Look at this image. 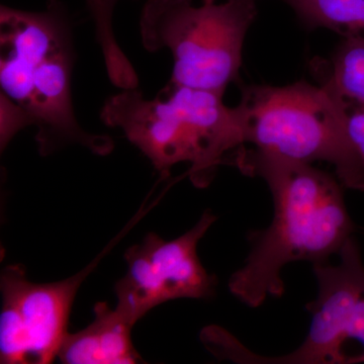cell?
Here are the masks:
<instances>
[{"label": "cell", "instance_id": "1", "mask_svg": "<svg viewBox=\"0 0 364 364\" xmlns=\"http://www.w3.org/2000/svg\"><path fill=\"white\" fill-rule=\"evenodd\" d=\"M234 166L267 181L274 203L270 226L249 234L251 251L232 275L229 289L257 308L268 296H282V272L296 261L324 262L337 255L354 232L342 184L308 163L289 161L244 148Z\"/></svg>", "mask_w": 364, "mask_h": 364}, {"label": "cell", "instance_id": "2", "mask_svg": "<svg viewBox=\"0 0 364 364\" xmlns=\"http://www.w3.org/2000/svg\"><path fill=\"white\" fill-rule=\"evenodd\" d=\"M75 58L71 26L56 0L43 11L1 6L0 93L30 117L43 156L69 145L100 156L114 150L112 138L85 131L76 119L71 90Z\"/></svg>", "mask_w": 364, "mask_h": 364}, {"label": "cell", "instance_id": "3", "mask_svg": "<svg viewBox=\"0 0 364 364\" xmlns=\"http://www.w3.org/2000/svg\"><path fill=\"white\" fill-rule=\"evenodd\" d=\"M224 95L169 83L156 97L122 90L107 98L100 119L119 129L162 176L188 163L196 188H207L222 165H233L244 148L237 107L224 104Z\"/></svg>", "mask_w": 364, "mask_h": 364}, {"label": "cell", "instance_id": "4", "mask_svg": "<svg viewBox=\"0 0 364 364\" xmlns=\"http://www.w3.org/2000/svg\"><path fill=\"white\" fill-rule=\"evenodd\" d=\"M237 109L244 148L289 161L330 163L344 188L364 191V170L347 135L346 104L331 88L306 81L248 86Z\"/></svg>", "mask_w": 364, "mask_h": 364}, {"label": "cell", "instance_id": "5", "mask_svg": "<svg viewBox=\"0 0 364 364\" xmlns=\"http://www.w3.org/2000/svg\"><path fill=\"white\" fill-rule=\"evenodd\" d=\"M255 1L196 6L193 0H148L140 18L143 47L168 50L173 60L169 83L224 95L239 76Z\"/></svg>", "mask_w": 364, "mask_h": 364}, {"label": "cell", "instance_id": "6", "mask_svg": "<svg viewBox=\"0 0 364 364\" xmlns=\"http://www.w3.org/2000/svg\"><path fill=\"white\" fill-rule=\"evenodd\" d=\"M330 260L313 264L318 296L306 306L310 329L299 348L280 356L249 351L231 336L223 358L247 364H350L364 363V264L358 242L350 237Z\"/></svg>", "mask_w": 364, "mask_h": 364}, {"label": "cell", "instance_id": "7", "mask_svg": "<svg viewBox=\"0 0 364 364\" xmlns=\"http://www.w3.org/2000/svg\"><path fill=\"white\" fill-rule=\"evenodd\" d=\"M95 264L69 279L36 284L21 265L0 277V363L48 364L58 358L79 287Z\"/></svg>", "mask_w": 364, "mask_h": 364}, {"label": "cell", "instance_id": "8", "mask_svg": "<svg viewBox=\"0 0 364 364\" xmlns=\"http://www.w3.org/2000/svg\"><path fill=\"white\" fill-rule=\"evenodd\" d=\"M217 220L210 210L189 231L173 240L148 234L124 253L126 275L116 287L117 308L138 322L155 306L177 299H205L217 286L203 267L198 245Z\"/></svg>", "mask_w": 364, "mask_h": 364}, {"label": "cell", "instance_id": "9", "mask_svg": "<svg viewBox=\"0 0 364 364\" xmlns=\"http://www.w3.org/2000/svg\"><path fill=\"white\" fill-rule=\"evenodd\" d=\"M136 323L119 308L95 306V318L80 331L68 333L58 358L66 364H135L143 361L132 341Z\"/></svg>", "mask_w": 364, "mask_h": 364}, {"label": "cell", "instance_id": "10", "mask_svg": "<svg viewBox=\"0 0 364 364\" xmlns=\"http://www.w3.org/2000/svg\"><path fill=\"white\" fill-rule=\"evenodd\" d=\"M95 23V38L102 49L105 69L112 85L119 90L138 87V74L126 56L114 32V13L121 0H85Z\"/></svg>", "mask_w": 364, "mask_h": 364}, {"label": "cell", "instance_id": "11", "mask_svg": "<svg viewBox=\"0 0 364 364\" xmlns=\"http://www.w3.org/2000/svg\"><path fill=\"white\" fill-rule=\"evenodd\" d=\"M311 26L364 40V0H282Z\"/></svg>", "mask_w": 364, "mask_h": 364}, {"label": "cell", "instance_id": "12", "mask_svg": "<svg viewBox=\"0 0 364 364\" xmlns=\"http://www.w3.org/2000/svg\"><path fill=\"white\" fill-rule=\"evenodd\" d=\"M322 85L346 104L364 107V40L344 38L329 62Z\"/></svg>", "mask_w": 364, "mask_h": 364}, {"label": "cell", "instance_id": "13", "mask_svg": "<svg viewBox=\"0 0 364 364\" xmlns=\"http://www.w3.org/2000/svg\"><path fill=\"white\" fill-rule=\"evenodd\" d=\"M0 98V147L4 151L18 132L32 124L30 117L18 105L1 93Z\"/></svg>", "mask_w": 364, "mask_h": 364}, {"label": "cell", "instance_id": "14", "mask_svg": "<svg viewBox=\"0 0 364 364\" xmlns=\"http://www.w3.org/2000/svg\"><path fill=\"white\" fill-rule=\"evenodd\" d=\"M346 107L347 135L364 170V107L346 104Z\"/></svg>", "mask_w": 364, "mask_h": 364}, {"label": "cell", "instance_id": "15", "mask_svg": "<svg viewBox=\"0 0 364 364\" xmlns=\"http://www.w3.org/2000/svg\"><path fill=\"white\" fill-rule=\"evenodd\" d=\"M215 0H203V4H214Z\"/></svg>", "mask_w": 364, "mask_h": 364}]
</instances>
